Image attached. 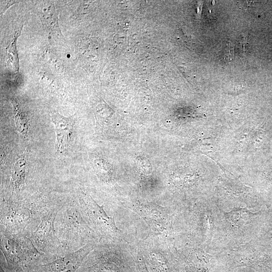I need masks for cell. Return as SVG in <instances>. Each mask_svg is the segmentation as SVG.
Wrapping results in <instances>:
<instances>
[{
  "instance_id": "obj_2",
  "label": "cell",
  "mask_w": 272,
  "mask_h": 272,
  "mask_svg": "<svg viewBox=\"0 0 272 272\" xmlns=\"http://www.w3.org/2000/svg\"><path fill=\"white\" fill-rule=\"evenodd\" d=\"M55 229L64 255L100 240L83 218L76 197L64 200L56 215Z\"/></svg>"
},
{
  "instance_id": "obj_13",
  "label": "cell",
  "mask_w": 272,
  "mask_h": 272,
  "mask_svg": "<svg viewBox=\"0 0 272 272\" xmlns=\"http://www.w3.org/2000/svg\"><path fill=\"white\" fill-rule=\"evenodd\" d=\"M10 101L13 106L16 129L25 138H27L28 135V124L27 117L16 99L11 98Z\"/></svg>"
},
{
  "instance_id": "obj_10",
  "label": "cell",
  "mask_w": 272,
  "mask_h": 272,
  "mask_svg": "<svg viewBox=\"0 0 272 272\" xmlns=\"http://www.w3.org/2000/svg\"><path fill=\"white\" fill-rule=\"evenodd\" d=\"M51 118L56 133L55 152L59 155H65L72 146L75 131V116L65 117L54 111L51 114Z\"/></svg>"
},
{
  "instance_id": "obj_7",
  "label": "cell",
  "mask_w": 272,
  "mask_h": 272,
  "mask_svg": "<svg viewBox=\"0 0 272 272\" xmlns=\"http://www.w3.org/2000/svg\"><path fill=\"white\" fill-rule=\"evenodd\" d=\"M142 253L150 272H178L171 247L148 237L134 241Z\"/></svg>"
},
{
  "instance_id": "obj_1",
  "label": "cell",
  "mask_w": 272,
  "mask_h": 272,
  "mask_svg": "<svg viewBox=\"0 0 272 272\" xmlns=\"http://www.w3.org/2000/svg\"><path fill=\"white\" fill-rule=\"evenodd\" d=\"M60 207L59 198L40 194L23 200L1 201V231L22 233L29 238L41 218L51 210Z\"/></svg>"
},
{
  "instance_id": "obj_6",
  "label": "cell",
  "mask_w": 272,
  "mask_h": 272,
  "mask_svg": "<svg viewBox=\"0 0 272 272\" xmlns=\"http://www.w3.org/2000/svg\"><path fill=\"white\" fill-rule=\"evenodd\" d=\"M75 197L82 216L100 240L127 242L117 227L114 216L111 217L88 193L82 189L76 191Z\"/></svg>"
},
{
  "instance_id": "obj_4",
  "label": "cell",
  "mask_w": 272,
  "mask_h": 272,
  "mask_svg": "<svg viewBox=\"0 0 272 272\" xmlns=\"http://www.w3.org/2000/svg\"><path fill=\"white\" fill-rule=\"evenodd\" d=\"M128 242L100 240L76 272H135Z\"/></svg>"
},
{
  "instance_id": "obj_5",
  "label": "cell",
  "mask_w": 272,
  "mask_h": 272,
  "mask_svg": "<svg viewBox=\"0 0 272 272\" xmlns=\"http://www.w3.org/2000/svg\"><path fill=\"white\" fill-rule=\"evenodd\" d=\"M121 204L137 213L145 222L149 229L147 237L171 247L173 215L170 208L154 201L140 199Z\"/></svg>"
},
{
  "instance_id": "obj_8",
  "label": "cell",
  "mask_w": 272,
  "mask_h": 272,
  "mask_svg": "<svg viewBox=\"0 0 272 272\" xmlns=\"http://www.w3.org/2000/svg\"><path fill=\"white\" fill-rule=\"evenodd\" d=\"M61 207L51 210L44 216L29 237L36 248L48 256L50 261L64 255L55 229L56 217Z\"/></svg>"
},
{
  "instance_id": "obj_3",
  "label": "cell",
  "mask_w": 272,
  "mask_h": 272,
  "mask_svg": "<svg viewBox=\"0 0 272 272\" xmlns=\"http://www.w3.org/2000/svg\"><path fill=\"white\" fill-rule=\"evenodd\" d=\"M1 250L6 259V272H35L39 265L50 260L22 233L1 231Z\"/></svg>"
},
{
  "instance_id": "obj_18",
  "label": "cell",
  "mask_w": 272,
  "mask_h": 272,
  "mask_svg": "<svg viewBox=\"0 0 272 272\" xmlns=\"http://www.w3.org/2000/svg\"><path fill=\"white\" fill-rule=\"evenodd\" d=\"M1 272H6L2 266H1Z\"/></svg>"
},
{
  "instance_id": "obj_12",
  "label": "cell",
  "mask_w": 272,
  "mask_h": 272,
  "mask_svg": "<svg viewBox=\"0 0 272 272\" xmlns=\"http://www.w3.org/2000/svg\"><path fill=\"white\" fill-rule=\"evenodd\" d=\"M39 15L43 25L59 38L63 36L59 27L57 13L52 2H45L39 8Z\"/></svg>"
},
{
  "instance_id": "obj_17",
  "label": "cell",
  "mask_w": 272,
  "mask_h": 272,
  "mask_svg": "<svg viewBox=\"0 0 272 272\" xmlns=\"http://www.w3.org/2000/svg\"><path fill=\"white\" fill-rule=\"evenodd\" d=\"M16 2L14 1H3L2 8H1V14L3 15L6 10L11 5L14 4Z\"/></svg>"
},
{
  "instance_id": "obj_9",
  "label": "cell",
  "mask_w": 272,
  "mask_h": 272,
  "mask_svg": "<svg viewBox=\"0 0 272 272\" xmlns=\"http://www.w3.org/2000/svg\"><path fill=\"white\" fill-rule=\"evenodd\" d=\"M98 243L88 244L79 250L42 263L37 267L35 272H76Z\"/></svg>"
},
{
  "instance_id": "obj_15",
  "label": "cell",
  "mask_w": 272,
  "mask_h": 272,
  "mask_svg": "<svg viewBox=\"0 0 272 272\" xmlns=\"http://www.w3.org/2000/svg\"><path fill=\"white\" fill-rule=\"evenodd\" d=\"M21 30L17 31L15 34V38L13 41V43L11 44L10 49L8 50L9 60L15 66L16 70L19 69L18 58L17 55V52L16 51V43L18 37L20 34Z\"/></svg>"
},
{
  "instance_id": "obj_11",
  "label": "cell",
  "mask_w": 272,
  "mask_h": 272,
  "mask_svg": "<svg viewBox=\"0 0 272 272\" xmlns=\"http://www.w3.org/2000/svg\"><path fill=\"white\" fill-rule=\"evenodd\" d=\"M182 257V259L175 257L178 271L180 272H208L211 267L208 258L200 252H187Z\"/></svg>"
},
{
  "instance_id": "obj_16",
  "label": "cell",
  "mask_w": 272,
  "mask_h": 272,
  "mask_svg": "<svg viewBox=\"0 0 272 272\" xmlns=\"http://www.w3.org/2000/svg\"><path fill=\"white\" fill-rule=\"evenodd\" d=\"M223 57L225 61H231L234 56V46L229 42L227 44L223 50Z\"/></svg>"
},
{
  "instance_id": "obj_14",
  "label": "cell",
  "mask_w": 272,
  "mask_h": 272,
  "mask_svg": "<svg viewBox=\"0 0 272 272\" xmlns=\"http://www.w3.org/2000/svg\"><path fill=\"white\" fill-rule=\"evenodd\" d=\"M128 247L132 255L139 272H150L144 260L143 256L134 242H129Z\"/></svg>"
}]
</instances>
